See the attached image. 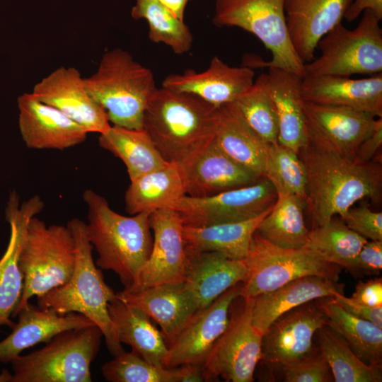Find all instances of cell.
Wrapping results in <instances>:
<instances>
[{"mask_svg": "<svg viewBox=\"0 0 382 382\" xmlns=\"http://www.w3.org/2000/svg\"><path fill=\"white\" fill-rule=\"evenodd\" d=\"M83 127L88 133L106 131L110 121L105 109L88 93L79 71L61 66L37 83L31 93Z\"/></svg>", "mask_w": 382, "mask_h": 382, "instance_id": "cell-18", "label": "cell"}, {"mask_svg": "<svg viewBox=\"0 0 382 382\" xmlns=\"http://www.w3.org/2000/svg\"><path fill=\"white\" fill-rule=\"evenodd\" d=\"M352 231L371 241H382V213L366 206L350 208L341 217Z\"/></svg>", "mask_w": 382, "mask_h": 382, "instance_id": "cell-43", "label": "cell"}, {"mask_svg": "<svg viewBox=\"0 0 382 382\" xmlns=\"http://www.w3.org/2000/svg\"><path fill=\"white\" fill-rule=\"evenodd\" d=\"M284 4L285 0H216L213 23L252 33L272 54L265 66L283 69L303 78L305 64L292 46Z\"/></svg>", "mask_w": 382, "mask_h": 382, "instance_id": "cell-10", "label": "cell"}, {"mask_svg": "<svg viewBox=\"0 0 382 382\" xmlns=\"http://www.w3.org/2000/svg\"><path fill=\"white\" fill-rule=\"evenodd\" d=\"M173 15L181 21L184 20L186 5L190 0H158Z\"/></svg>", "mask_w": 382, "mask_h": 382, "instance_id": "cell-49", "label": "cell"}, {"mask_svg": "<svg viewBox=\"0 0 382 382\" xmlns=\"http://www.w3.org/2000/svg\"><path fill=\"white\" fill-rule=\"evenodd\" d=\"M301 93L306 102L349 108L382 117V73L363 79L306 74Z\"/></svg>", "mask_w": 382, "mask_h": 382, "instance_id": "cell-20", "label": "cell"}, {"mask_svg": "<svg viewBox=\"0 0 382 382\" xmlns=\"http://www.w3.org/2000/svg\"><path fill=\"white\" fill-rule=\"evenodd\" d=\"M84 85L110 122L132 129L143 128L145 108L157 88L152 71L120 48L103 54L96 71L84 78Z\"/></svg>", "mask_w": 382, "mask_h": 382, "instance_id": "cell-5", "label": "cell"}, {"mask_svg": "<svg viewBox=\"0 0 382 382\" xmlns=\"http://www.w3.org/2000/svg\"><path fill=\"white\" fill-rule=\"evenodd\" d=\"M184 284L197 310L207 307L228 289L244 282L245 260H233L219 252L188 253Z\"/></svg>", "mask_w": 382, "mask_h": 382, "instance_id": "cell-26", "label": "cell"}, {"mask_svg": "<svg viewBox=\"0 0 382 382\" xmlns=\"http://www.w3.org/2000/svg\"><path fill=\"white\" fill-rule=\"evenodd\" d=\"M298 154L307 172L306 204L312 228L323 225L335 215L342 217L361 199L381 202V161L349 158L309 141Z\"/></svg>", "mask_w": 382, "mask_h": 382, "instance_id": "cell-1", "label": "cell"}, {"mask_svg": "<svg viewBox=\"0 0 382 382\" xmlns=\"http://www.w3.org/2000/svg\"><path fill=\"white\" fill-rule=\"evenodd\" d=\"M382 146V117H378L374 129L358 148L356 158L360 161H373Z\"/></svg>", "mask_w": 382, "mask_h": 382, "instance_id": "cell-47", "label": "cell"}, {"mask_svg": "<svg viewBox=\"0 0 382 382\" xmlns=\"http://www.w3.org/2000/svg\"><path fill=\"white\" fill-rule=\"evenodd\" d=\"M121 301L137 306L161 328L168 347L178 337L197 306L184 282L159 284L146 289L116 293Z\"/></svg>", "mask_w": 382, "mask_h": 382, "instance_id": "cell-23", "label": "cell"}, {"mask_svg": "<svg viewBox=\"0 0 382 382\" xmlns=\"http://www.w3.org/2000/svg\"><path fill=\"white\" fill-rule=\"evenodd\" d=\"M253 299L240 296L233 301L226 328L202 365L207 381L219 378L231 382H252L262 357V335L252 319Z\"/></svg>", "mask_w": 382, "mask_h": 382, "instance_id": "cell-11", "label": "cell"}, {"mask_svg": "<svg viewBox=\"0 0 382 382\" xmlns=\"http://www.w3.org/2000/svg\"><path fill=\"white\" fill-rule=\"evenodd\" d=\"M277 198L272 184L262 178L209 197L185 195L169 207L179 214L184 225L202 226L253 219L272 207Z\"/></svg>", "mask_w": 382, "mask_h": 382, "instance_id": "cell-12", "label": "cell"}, {"mask_svg": "<svg viewBox=\"0 0 382 382\" xmlns=\"http://www.w3.org/2000/svg\"><path fill=\"white\" fill-rule=\"evenodd\" d=\"M108 312L121 344L129 345L146 361L165 367L168 347L146 313L117 296L109 303Z\"/></svg>", "mask_w": 382, "mask_h": 382, "instance_id": "cell-30", "label": "cell"}, {"mask_svg": "<svg viewBox=\"0 0 382 382\" xmlns=\"http://www.w3.org/2000/svg\"><path fill=\"white\" fill-rule=\"evenodd\" d=\"M286 382H331L330 367L318 348L298 361L282 368Z\"/></svg>", "mask_w": 382, "mask_h": 382, "instance_id": "cell-42", "label": "cell"}, {"mask_svg": "<svg viewBox=\"0 0 382 382\" xmlns=\"http://www.w3.org/2000/svg\"><path fill=\"white\" fill-rule=\"evenodd\" d=\"M131 16L135 20L147 21L151 41L169 46L177 54L192 48L193 36L188 26L158 0H136Z\"/></svg>", "mask_w": 382, "mask_h": 382, "instance_id": "cell-38", "label": "cell"}, {"mask_svg": "<svg viewBox=\"0 0 382 382\" xmlns=\"http://www.w3.org/2000/svg\"><path fill=\"white\" fill-rule=\"evenodd\" d=\"M249 127L270 144L278 143L279 123L267 74H262L233 103Z\"/></svg>", "mask_w": 382, "mask_h": 382, "instance_id": "cell-39", "label": "cell"}, {"mask_svg": "<svg viewBox=\"0 0 382 382\" xmlns=\"http://www.w3.org/2000/svg\"><path fill=\"white\" fill-rule=\"evenodd\" d=\"M76 261L75 241L67 225L47 226L33 217L21 247L19 264L23 290L16 317L33 296H40L69 281Z\"/></svg>", "mask_w": 382, "mask_h": 382, "instance_id": "cell-6", "label": "cell"}, {"mask_svg": "<svg viewBox=\"0 0 382 382\" xmlns=\"http://www.w3.org/2000/svg\"><path fill=\"white\" fill-rule=\"evenodd\" d=\"M185 195L205 197L255 183L260 178L224 153L213 140L180 167Z\"/></svg>", "mask_w": 382, "mask_h": 382, "instance_id": "cell-24", "label": "cell"}, {"mask_svg": "<svg viewBox=\"0 0 382 382\" xmlns=\"http://www.w3.org/2000/svg\"><path fill=\"white\" fill-rule=\"evenodd\" d=\"M326 325L327 318L316 300L284 313L262 335L260 362L282 369L298 361L313 350L314 335Z\"/></svg>", "mask_w": 382, "mask_h": 382, "instance_id": "cell-14", "label": "cell"}, {"mask_svg": "<svg viewBox=\"0 0 382 382\" xmlns=\"http://www.w3.org/2000/svg\"><path fill=\"white\" fill-rule=\"evenodd\" d=\"M269 86L278 117V143L299 154L308 142L302 77L283 69L269 67Z\"/></svg>", "mask_w": 382, "mask_h": 382, "instance_id": "cell-28", "label": "cell"}, {"mask_svg": "<svg viewBox=\"0 0 382 382\" xmlns=\"http://www.w3.org/2000/svg\"><path fill=\"white\" fill-rule=\"evenodd\" d=\"M214 141L231 159L258 177L265 178L271 144L249 127L233 103L219 107V122Z\"/></svg>", "mask_w": 382, "mask_h": 382, "instance_id": "cell-29", "label": "cell"}, {"mask_svg": "<svg viewBox=\"0 0 382 382\" xmlns=\"http://www.w3.org/2000/svg\"><path fill=\"white\" fill-rule=\"evenodd\" d=\"M318 349L328 361L335 382H381V366L364 362L345 339L330 328L316 332Z\"/></svg>", "mask_w": 382, "mask_h": 382, "instance_id": "cell-36", "label": "cell"}, {"mask_svg": "<svg viewBox=\"0 0 382 382\" xmlns=\"http://www.w3.org/2000/svg\"><path fill=\"white\" fill-rule=\"evenodd\" d=\"M272 207L250 219L195 226L184 225L188 253L219 252L233 260H245L256 229Z\"/></svg>", "mask_w": 382, "mask_h": 382, "instance_id": "cell-31", "label": "cell"}, {"mask_svg": "<svg viewBox=\"0 0 382 382\" xmlns=\"http://www.w3.org/2000/svg\"><path fill=\"white\" fill-rule=\"evenodd\" d=\"M219 122V107L161 86L148 101L143 128L163 158L182 167L214 140Z\"/></svg>", "mask_w": 382, "mask_h": 382, "instance_id": "cell-2", "label": "cell"}, {"mask_svg": "<svg viewBox=\"0 0 382 382\" xmlns=\"http://www.w3.org/2000/svg\"><path fill=\"white\" fill-rule=\"evenodd\" d=\"M99 134V146L122 161L130 181L168 163L144 128L113 125Z\"/></svg>", "mask_w": 382, "mask_h": 382, "instance_id": "cell-33", "label": "cell"}, {"mask_svg": "<svg viewBox=\"0 0 382 382\" xmlns=\"http://www.w3.org/2000/svg\"><path fill=\"white\" fill-rule=\"evenodd\" d=\"M255 71L248 66H231L214 57L207 69L202 72L186 70L182 74H170L162 81V87L195 94L220 107L233 103L254 82Z\"/></svg>", "mask_w": 382, "mask_h": 382, "instance_id": "cell-21", "label": "cell"}, {"mask_svg": "<svg viewBox=\"0 0 382 382\" xmlns=\"http://www.w3.org/2000/svg\"><path fill=\"white\" fill-rule=\"evenodd\" d=\"M316 301L328 325L345 339L358 357L369 364L382 365V328L348 313L332 297Z\"/></svg>", "mask_w": 382, "mask_h": 382, "instance_id": "cell-34", "label": "cell"}, {"mask_svg": "<svg viewBox=\"0 0 382 382\" xmlns=\"http://www.w3.org/2000/svg\"><path fill=\"white\" fill-rule=\"evenodd\" d=\"M367 9L373 11L381 19L382 18V0H353L344 18L349 22L353 21Z\"/></svg>", "mask_w": 382, "mask_h": 382, "instance_id": "cell-48", "label": "cell"}, {"mask_svg": "<svg viewBox=\"0 0 382 382\" xmlns=\"http://www.w3.org/2000/svg\"><path fill=\"white\" fill-rule=\"evenodd\" d=\"M368 240L350 229L342 220L332 218L309 231L306 247L325 260L349 270L354 259Z\"/></svg>", "mask_w": 382, "mask_h": 382, "instance_id": "cell-37", "label": "cell"}, {"mask_svg": "<svg viewBox=\"0 0 382 382\" xmlns=\"http://www.w3.org/2000/svg\"><path fill=\"white\" fill-rule=\"evenodd\" d=\"M345 311L352 315L369 320L382 328V306H369L361 303L344 294H336L332 297Z\"/></svg>", "mask_w": 382, "mask_h": 382, "instance_id": "cell-45", "label": "cell"}, {"mask_svg": "<svg viewBox=\"0 0 382 382\" xmlns=\"http://www.w3.org/2000/svg\"><path fill=\"white\" fill-rule=\"evenodd\" d=\"M103 333L96 325L60 332L40 349L11 364L12 382H91V364Z\"/></svg>", "mask_w": 382, "mask_h": 382, "instance_id": "cell-7", "label": "cell"}, {"mask_svg": "<svg viewBox=\"0 0 382 382\" xmlns=\"http://www.w3.org/2000/svg\"><path fill=\"white\" fill-rule=\"evenodd\" d=\"M44 202L38 195L20 204L16 190L10 192L6 207V219L10 226L6 249L0 258V327L12 328L11 320L21 299L23 274L19 260L22 244L30 220L39 214Z\"/></svg>", "mask_w": 382, "mask_h": 382, "instance_id": "cell-16", "label": "cell"}, {"mask_svg": "<svg viewBox=\"0 0 382 382\" xmlns=\"http://www.w3.org/2000/svg\"><path fill=\"white\" fill-rule=\"evenodd\" d=\"M303 112L309 141L352 159L378 118L349 108L306 101Z\"/></svg>", "mask_w": 382, "mask_h": 382, "instance_id": "cell-15", "label": "cell"}, {"mask_svg": "<svg viewBox=\"0 0 382 382\" xmlns=\"http://www.w3.org/2000/svg\"><path fill=\"white\" fill-rule=\"evenodd\" d=\"M265 178L277 193L293 195L306 202L307 172L299 154L293 150L279 143L271 144L265 161Z\"/></svg>", "mask_w": 382, "mask_h": 382, "instance_id": "cell-40", "label": "cell"}, {"mask_svg": "<svg viewBox=\"0 0 382 382\" xmlns=\"http://www.w3.org/2000/svg\"><path fill=\"white\" fill-rule=\"evenodd\" d=\"M13 374L7 369H2L0 373V382H12Z\"/></svg>", "mask_w": 382, "mask_h": 382, "instance_id": "cell-50", "label": "cell"}, {"mask_svg": "<svg viewBox=\"0 0 382 382\" xmlns=\"http://www.w3.org/2000/svg\"><path fill=\"white\" fill-rule=\"evenodd\" d=\"M185 195L180 166L168 163L131 181L125 196V209L131 215L151 214L169 207Z\"/></svg>", "mask_w": 382, "mask_h": 382, "instance_id": "cell-32", "label": "cell"}, {"mask_svg": "<svg viewBox=\"0 0 382 382\" xmlns=\"http://www.w3.org/2000/svg\"><path fill=\"white\" fill-rule=\"evenodd\" d=\"M67 226L75 241L74 272L68 282L38 296L37 305L52 308L61 315H83L100 329L109 352L115 357L125 351L108 312V305L116 299V293L105 283L100 268L93 261L86 224L74 218Z\"/></svg>", "mask_w": 382, "mask_h": 382, "instance_id": "cell-4", "label": "cell"}, {"mask_svg": "<svg viewBox=\"0 0 382 382\" xmlns=\"http://www.w3.org/2000/svg\"><path fill=\"white\" fill-rule=\"evenodd\" d=\"M382 268V241H367L349 269L352 272L369 275L380 274Z\"/></svg>", "mask_w": 382, "mask_h": 382, "instance_id": "cell-44", "label": "cell"}, {"mask_svg": "<svg viewBox=\"0 0 382 382\" xmlns=\"http://www.w3.org/2000/svg\"><path fill=\"white\" fill-rule=\"evenodd\" d=\"M248 276L240 296L254 298L306 276H319L338 282L342 267L325 260L308 247L282 248L255 232L245 259Z\"/></svg>", "mask_w": 382, "mask_h": 382, "instance_id": "cell-9", "label": "cell"}, {"mask_svg": "<svg viewBox=\"0 0 382 382\" xmlns=\"http://www.w3.org/2000/svg\"><path fill=\"white\" fill-rule=\"evenodd\" d=\"M11 332L0 342V362L10 363L21 353L37 344L47 342L60 332L95 325L78 313L64 315L52 308H40L28 303L16 316Z\"/></svg>", "mask_w": 382, "mask_h": 382, "instance_id": "cell-25", "label": "cell"}, {"mask_svg": "<svg viewBox=\"0 0 382 382\" xmlns=\"http://www.w3.org/2000/svg\"><path fill=\"white\" fill-rule=\"evenodd\" d=\"M353 0H285L292 46L305 64L313 60L320 40L340 23Z\"/></svg>", "mask_w": 382, "mask_h": 382, "instance_id": "cell-22", "label": "cell"}, {"mask_svg": "<svg viewBox=\"0 0 382 382\" xmlns=\"http://www.w3.org/2000/svg\"><path fill=\"white\" fill-rule=\"evenodd\" d=\"M110 382H182L183 366L167 368L153 364L132 351L114 357L101 367Z\"/></svg>", "mask_w": 382, "mask_h": 382, "instance_id": "cell-41", "label": "cell"}, {"mask_svg": "<svg viewBox=\"0 0 382 382\" xmlns=\"http://www.w3.org/2000/svg\"><path fill=\"white\" fill-rule=\"evenodd\" d=\"M344 288L343 284L319 276L292 280L253 298V323L263 335L270 325L284 313L320 298L344 294Z\"/></svg>", "mask_w": 382, "mask_h": 382, "instance_id": "cell-27", "label": "cell"}, {"mask_svg": "<svg viewBox=\"0 0 382 382\" xmlns=\"http://www.w3.org/2000/svg\"><path fill=\"white\" fill-rule=\"evenodd\" d=\"M82 197L88 209L87 236L98 255L96 265L114 272L124 289L131 287L151 251L150 214L122 215L110 208L105 197L90 189Z\"/></svg>", "mask_w": 382, "mask_h": 382, "instance_id": "cell-3", "label": "cell"}, {"mask_svg": "<svg viewBox=\"0 0 382 382\" xmlns=\"http://www.w3.org/2000/svg\"><path fill=\"white\" fill-rule=\"evenodd\" d=\"M352 298L369 306H382V279L374 278L366 282L359 281Z\"/></svg>", "mask_w": 382, "mask_h": 382, "instance_id": "cell-46", "label": "cell"}, {"mask_svg": "<svg viewBox=\"0 0 382 382\" xmlns=\"http://www.w3.org/2000/svg\"><path fill=\"white\" fill-rule=\"evenodd\" d=\"M243 282L232 286L212 303L197 310L168 347L165 367L185 364L202 366L229 321L231 306L240 295Z\"/></svg>", "mask_w": 382, "mask_h": 382, "instance_id": "cell-17", "label": "cell"}, {"mask_svg": "<svg viewBox=\"0 0 382 382\" xmlns=\"http://www.w3.org/2000/svg\"><path fill=\"white\" fill-rule=\"evenodd\" d=\"M381 19L365 10L352 30L342 23L335 25L318 42L320 54L305 63L306 74L351 76L382 73Z\"/></svg>", "mask_w": 382, "mask_h": 382, "instance_id": "cell-8", "label": "cell"}, {"mask_svg": "<svg viewBox=\"0 0 382 382\" xmlns=\"http://www.w3.org/2000/svg\"><path fill=\"white\" fill-rule=\"evenodd\" d=\"M17 103L19 131L28 148L64 150L86 140L88 132L83 127L31 93L21 95Z\"/></svg>", "mask_w": 382, "mask_h": 382, "instance_id": "cell-19", "label": "cell"}, {"mask_svg": "<svg viewBox=\"0 0 382 382\" xmlns=\"http://www.w3.org/2000/svg\"><path fill=\"white\" fill-rule=\"evenodd\" d=\"M149 222L154 233L149 257L135 284L124 290L134 291L185 280L188 254L180 216L172 208L166 207L151 213Z\"/></svg>", "mask_w": 382, "mask_h": 382, "instance_id": "cell-13", "label": "cell"}, {"mask_svg": "<svg viewBox=\"0 0 382 382\" xmlns=\"http://www.w3.org/2000/svg\"><path fill=\"white\" fill-rule=\"evenodd\" d=\"M305 206L306 202L297 196L277 193L275 203L261 220L255 232L279 248L296 249L306 247L309 231L304 221Z\"/></svg>", "mask_w": 382, "mask_h": 382, "instance_id": "cell-35", "label": "cell"}]
</instances>
